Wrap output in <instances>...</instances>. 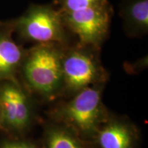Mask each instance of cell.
I'll return each instance as SVG.
<instances>
[{"instance_id":"cell-1","label":"cell","mask_w":148,"mask_h":148,"mask_svg":"<svg viewBox=\"0 0 148 148\" xmlns=\"http://www.w3.org/2000/svg\"><path fill=\"white\" fill-rule=\"evenodd\" d=\"M65 47L57 43L36 44L25 53L22 71L33 90L49 97L62 89V59Z\"/></svg>"},{"instance_id":"cell-2","label":"cell","mask_w":148,"mask_h":148,"mask_svg":"<svg viewBox=\"0 0 148 148\" xmlns=\"http://www.w3.org/2000/svg\"><path fill=\"white\" fill-rule=\"evenodd\" d=\"M99 49L81 45L66 46L62 59V88L76 93L106 81L107 73L98 57Z\"/></svg>"},{"instance_id":"cell-3","label":"cell","mask_w":148,"mask_h":148,"mask_svg":"<svg viewBox=\"0 0 148 148\" xmlns=\"http://www.w3.org/2000/svg\"><path fill=\"white\" fill-rule=\"evenodd\" d=\"M12 23L14 30L28 41L69 45L68 30L60 11L53 5H32Z\"/></svg>"},{"instance_id":"cell-4","label":"cell","mask_w":148,"mask_h":148,"mask_svg":"<svg viewBox=\"0 0 148 148\" xmlns=\"http://www.w3.org/2000/svg\"><path fill=\"white\" fill-rule=\"evenodd\" d=\"M101 85L79 90L59 110V118L77 134L92 136L101 126L103 114Z\"/></svg>"},{"instance_id":"cell-5","label":"cell","mask_w":148,"mask_h":148,"mask_svg":"<svg viewBox=\"0 0 148 148\" xmlns=\"http://www.w3.org/2000/svg\"><path fill=\"white\" fill-rule=\"evenodd\" d=\"M61 15L66 28L76 35L79 44L100 49L108 36L112 16L110 3Z\"/></svg>"},{"instance_id":"cell-6","label":"cell","mask_w":148,"mask_h":148,"mask_svg":"<svg viewBox=\"0 0 148 148\" xmlns=\"http://www.w3.org/2000/svg\"><path fill=\"white\" fill-rule=\"evenodd\" d=\"M0 112L7 125L22 130L30 121L31 110L25 92L12 82L3 84L0 88Z\"/></svg>"},{"instance_id":"cell-7","label":"cell","mask_w":148,"mask_h":148,"mask_svg":"<svg viewBox=\"0 0 148 148\" xmlns=\"http://www.w3.org/2000/svg\"><path fill=\"white\" fill-rule=\"evenodd\" d=\"M14 30L12 22L0 27V79L12 76L25 56V52L12 39Z\"/></svg>"},{"instance_id":"cell-8","label":"cell","mask_w":148,"mask_h":148,"mask_svg":"<svg viewBox=\"0 0 148 148\" xmlns=\"http://www.w3.org/2000/svg\"><path fill=\"white\" fill-rule=\"evenodd\" d=\"M120 14L123 28L130 37L136 38L148 32V0H125Z\"/></svg>"},{"instance_id":"cell-9","label":"cell","mask_w":148,"mask_h":148,"mask_svg":"<svg viewBox=\"0 0 148 148\" xmlns=\"http://www.w3.org/2000/svg\"><path fill=\"white\" fill-rule=\"evenodd\" d=\"M100 148H134V132L126 123L111 121L100 127L97 132Z\"/></svg>"},{"instance_id":"cell-10","label":"cell","mask_w":148,"mask_h":148,"mask_svg":"<svg viewBox=\"0 0 148 148\" xmlns=\"http://www.w3.org/2000/svg\"><path fill=\"white\" fill-rule=\"evenodd\" d=\"M45 148H86L78 136L69 129L56 127L47 131Z\"/></svg>"},{"instance_id":"cell-11","label":"cell","mask_w":148,"mask_h":148,"mask_svg":"<svg viewBox=\"0 0 148 148\" xmlns=\"http://www.w3.org/2000/svg\"><path fill=\"white\" fill-rule=\"evenodd\" d=\"M109 3L108 0H56L61 14L101 6Z\"/></svg>"},{"instance_id":"cell-12","label":"cell","mask_w":148,"mask_h":148,"mask_svg":"<svg viewBox=\"0 0 148 148\" xmlns=\"http://www.w3.org/2000/svg\"><path fill=\"white\" fill-rule=\"evenodd\" d=\"M1 148H36L32 144L26 142L9 141L5 143Z\"/></svg>"}]
</instances>
